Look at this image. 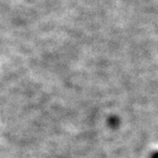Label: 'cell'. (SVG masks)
Returning <instances> with one entry per match:
<instances>
[{
  "mask_svg": "<svg viewBox=\"0 0 158 158\" xmlns=\"http://www.w3.org/2000/svg\"><path fill=\"white\" fill-rule=\"evenodd\" d=\"M150 158H158V151L152 153L151 156H150Z\"/></svg>",
  "mask_w": 158,
  "mask_h": 158,
  "instance_id": "cell-1",
  "label": "cell"
}]
</instances>
